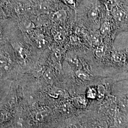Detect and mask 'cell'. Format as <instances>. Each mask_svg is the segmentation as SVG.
Returning <instances> with one entry per match:
<instances>
[{
    "instance_id": "6da1fadb",
    "label": "cell",
    "mask_w": 128,
    "mask_h": 128,
    "mask_svg": "<svg viewBox=\"0 0 128 128\" xmlns=\"http://www.w3.org/2000/svg\"><path fill=\"white\" fill-rule=\"evenodd\" d=\"M100 2L97 0H91L88 4L85 6L84 11L82 13V20L89 27L99 29L103 22L104 18V8Z\"/></svg>"
},
{
    "instance_id": "7a4b0ae2",
    "label": "cell",
    "mask_w": 128,
    "mask_h": 128,
    "mask_svg": "<svg viewBox=\"0 0 128 128\" xmlns=\"http://www.w3.org/2000/svg\"><path fill=\"white\" fill-rule=\"evenodd\" d=\"M68 14L65 10H61L56 12H52L50 14V18L54 22H63L67 18Z\"/></svg>"
},
{
    "instance_id": "3957f363",
    "label": "cell",
    "mask_w": 128,
    "mask_h": 128,
    "mask_svg": "<svg viewBox=\"0 0 128 128\" xmlns=\"http://www.w3.org/2000/svg\"><path fill=\"white\" fill-rule=\"evenodd\" d=\"M68 61L70 66L74 70L76 71L81 70L82 68V66L80 64V62L76 56H69L68 58Z\"/></svg>"
},
{
    "instance_id": "277c9868",
    "label": "cell",
    "mask_w": 128,
    "mask_h": 128,
    "mask_svg": "<svg viewBox=\"0 0 128 128\" xmlns=\"http://www.w3.org/2000/svg\"><path fill=\"white\" fill-rule=\"evenodd\" d=\"M112 14L115 20L117 22L121 23L122 22H124L126 12L122 10L113 9Z\"/></svg>"
},
{
    "instance_id": "5b68a950",
    "label": "cell",
    "mask_w": 128,
    "mask_h": 128,
    "mask_svg": "<svg viewBox=\"0 0 128 128\" xmlns=\"http://www.w3.org/2000/svg\"><path fill=\"white\" fill-rule=\"evenodd\" d=\"M76 74L78 78L82 81H88L90 79V76L81 70L76 71Z\"/></svg>"
},
{
    "instance_id": "8992f818",
    "label": "cell",
    "mask_w": 128,
    "mask_h": 128,
    "mask_svg": "<svg viewBox=\"0 0 128 128\" xmlns=\"http://www.w3.org/2000/svg\"><path fill=\"white\" fill-rule=\"evenodd\" d=\"M97 96V92L94 88H89L87 92V96L88 98L94 99Z\"/></svg>"
},
{
    "instance_id": "52a82bcc",
    "label": "cell",
    "mask_w": 128,
    "mask_h": 128,
    "mask_svg": "<svg viewBox=\"0 0 128 128\" xmlns=\"http://www.w3.org/2000/svg\"><path fill=\"white\" fill-rule=\"evenodd\" d=\"M64 4L72 8H76L77 0H61Z\"/></svg>"
},
{
    "instance_id": "ba28073f",
    "label": "cell",
    "mask_w": 128,
    "mask_h": 128,
    "mask_svg": "<svg viewBox=\"0 0 128 128\" xmlns=\"http://www.w3.org/2000/svg\"><path fill=\"white\" fill-rule=\"evenodd\" d=\"M8 60L4 56L0 55V68H8Z\"/></svg>"
},
{
    "instance_id": "9c48e42d",
    "label": "cell",
    "mask_w": 128,
    "mask_h": 128,
    "mask_svg": "<svg viewBox=\"0 0 128 128\" xmlns=\"http://www.w3.org/2000/svg\"><path fill=\"white\" fill-rule=\"evenodd\" d=\"M104 46H98L96 51V55L99 58L102 57L104 54Z\"/></svg>"
},
{
    "instance_id": "30bf717a",
    "label": "cell",
    "mask_w": 128,
    "mask_h": 128,
    "mask_svg": "<svg viewBox=\"0 0 128 128\" xmlns=\"http://www.w3.org/2000/svg\"><path fill=\"white\" fill-rule=\"evenodd\" d=\"M55 40L58 42H61L63 41L64 38V33L62 32H58L55 36Z\"/></svg>"
},
{
    "instance_id": "8fae6325",
    "label": "cell",
    "mask_w": 128,
    "mask_h": 128,
    "mask_svg": "<svg viewBox=\"0 0 128 128\" xmlns=\"http://www.w3.org/2000/svg\"><path fill=\"white\" fill-rule=\"evenodd\" d=\"M97 92L98 97L100 98H102L104 95L105 92V88L102 85H100L98 87Z\"/></svg>"
},
{
    "instance_id": "7c38bea8",
    "label": "cell",
    "mask_w": 128,
    "mask_h": 128,
    "mask_svg": "<svg viewBox=\"0 0 128 128\" xmlns=\"http://www.w3.org/2000/svg\"><path fill=\"white\" fill-rule=\"evenodd\" d=\"M44 78L46 80L49 82H50L52 81V74L50 71H48L46 72L44 75Z\"/></svg>"
},
{
    "instance_id": "4fadbf2b",
    "label": "cell",
    "mask_w": 128,
    "mask_h": 128,
    "mask_svg": "<svg viewBox=\"0 0 128 128\" xmlns=\"http://www.w3.org/2000/svg\"><path fill=\"white\" fill-rule=\"evenodd\" d=\"M94 128H107V124L105 122H102L97 125Z\"/></svg>"
},
{
    "instance_id": "5bb4252c",
    "label": "cell",
    "mask_w": 128,
    "mask_h": 128,
    "mask_svg": "<svg viewBox=\"0 0 128 128\" xmlns=\"http://www.w3.org/2000/svg\"><path fill=\"white\" fill-rule=\"evenodd\" d=\"M54 55L55 56V58L58 59H60L61 58L60 52L58 50H56L54 51Z\"/></svg>"
},
{
    "instance_id": "9a60e30c",
    "label": "cell",
    "mask_w": 128,
    "mask_h": 128,
    "mask_svg": "<svg viewBox=\"0 0 128 128\" xmlns=\"http://www.w3.org/2000/svg\"><path fill=\"white\" fill-rule=\"evenodd\" d=\"M124 24H125L127 27H128V12L126 13L125 17V18H124Z\"/></svg>"
},
{
    "instance_id": "2e32d148",
    "label": "cell",
    "mask_w": 128,
    "mask_h": 128,
    "mask_svg": "<svg viewBox=\"0 0 128 128\" xmlns=\"http://www.w3.org/2000/svg\"><path fill=\"white\" fill-rule=\"evenodd\" d=\"M112 0H100V1L102 2L104 4H107L110 2Z\"/></svg>"
},
{
    "instance_id": "e0dca14e",
    "label": "cell",
    "mask_w": 128,
    "mask_h": 128,
    "mask_svg": "<svg viewBox=\"0 0 128 128\" xmlns=\"http://www.w3.org/2000/svg\"><path fill=\"white\" fill-rule=\"evenodd\" d=\"M67 128H77V127L74 124H70L68 126Z\"/></svg>"
}]
</instances>
